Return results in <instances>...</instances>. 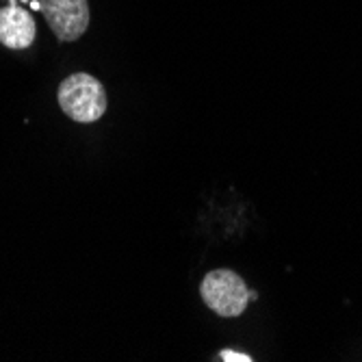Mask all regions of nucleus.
Instances as JSON below:
<instances>
[{
    "label": "nucleus",
    "instance_id": "nucleus-1",
    "mask_svg": "<svg viewBox=\"0 0 362 362\" xmlns=\"http://www.w3.org/2000/svg\"><path fill=\"white\" fill-rule=\"evenodd\" d=\"M59 107L70 119L78 124L98 122L107 113V91L105 85L91 74L78 72L59 85Z\"/></svg>",
    "mask_w": 362,
    "mask_h": 362
},
{
    "label": "nucleus",
    "instance_id": "nucleus-2",
    "mask_svg": "<svg viewBox=\"0 0 362 362\" xmlns=\"http://www.w3.org/2000/svg\"><path fill=\"white\" fill-rule=\"evenodd\" d=\"M200 295L204 304L219 317L233 319L241 317L256 295L247 288L245 280L233 269H215L209 272L200 284Z\"/></svg>",
    "mask_w": 362,
    "mask_h": 362
},
{
    "label": "nucleus",
    "instance_id": "nucleus-3",
    "mask_svg": "<svg viewBox=\"0 0 362 362\" xmlns=\"http://www.w3.org/2000/svg\"><path fill=\"white\" fill-rule=\"evenodd\" d=\"M33 9H40L59 42H76L89 28L87 0H37Z\"/></svg>",
    "mask_w": 362,
    "mask_h": 362
},
{
    "label": "nucleus",
    "instance_id": "nucleus-4",
    "mask_svg": "<svg viewBox=\"0 0 362 362\" xmlns=\"http://www.w3.org/2000/svg\"><path fill=\"white\" fill-rule=\"evenodd\" d=\"M37 35V26L33 16L22 9L20 5H9L0 9V44L11 48V50H22L28 48Z\"/></svg>",
    "mask_w": 362,
    "mask_h": 362
},
{
    "label": "nucleus",
    "instance_id": "nucleus-5",
    "mask_svg": "<svg viewBox=\"0 0 362 362\" xmlns=\"http://www.w3.org/2000/svg\"><path fill=\"white\" fill-rule=\"evenodd\" d=\"M219 358H221V360H235V362H239V360H241V362H250V360H252V358H250V356H245V354L228 351V349H226V351H221V354H219Z\"/></svg>",
    "mask_w": 362,
    "mask_h": 362
}]
</instances>
